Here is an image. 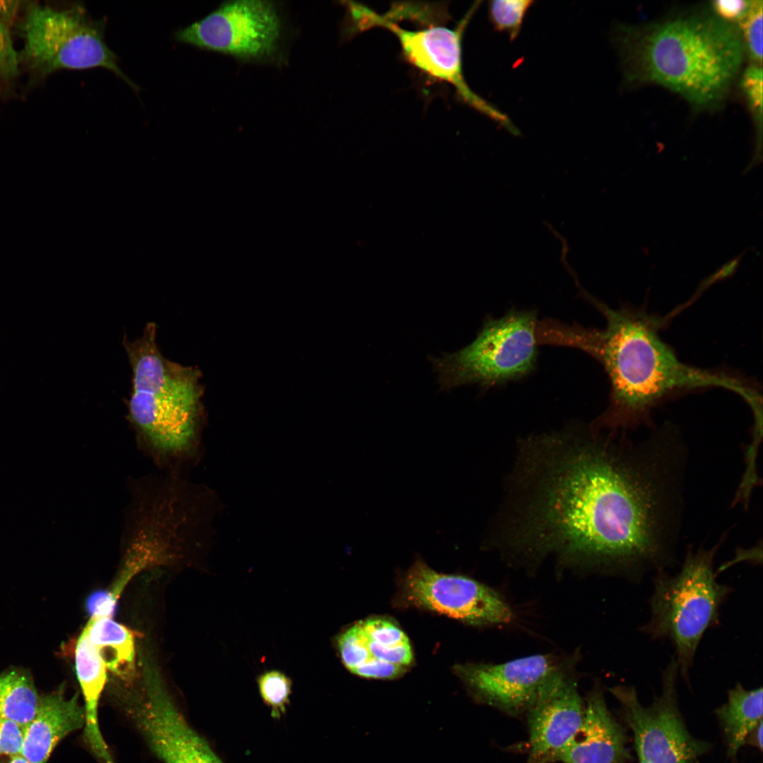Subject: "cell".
<instances>
[{
    "mask_svg": "<svg viewBox=\"0 0 763 763\" xmlns=\"http://www.w3.org/2000/svg\"><path fill=\"white\" fill-rule=\"evenodd\" d=\"M506 492L491 538L508 560L532 569L552 555L634 581L667 562L683 510L663 447L591 425L521 439Z\"/></svg>",
    "mask_w": 763,
    "mask_h": 763,
    "instance_id": "obj_1",
    "label": "cell"
},
{
    "mask_svg": "<svg viewBox=\"0 0 763 763\" xmlns=\"http://www.w3.org/2000/svg\"><path fill=\"white\" fill-rule=\"evenodd\" d=\"M603 314V329H587L548 321L545 343L579 348L604 367L610 383L607 410L591 425L596 430L622 431L649 421L662 399L691 389L721 387L733 391L748 403L757 391L745 381L724 372L692 367L680 361L660 337L662 321L641 310L613 309L584 293Z\"/></svg>",
    "mask_w": 763,
    "mask_h": 763,
    "instance_id": "obj_2",
    "label": "cell"
},
{
    "mask_svg": "<svg viewBox=\"0 0 763 763\" xmlns=\"http://www.w3.org/2000/svg\"><path fill=\"white\" fill-rule=\"evenodd\" d=\"M157 325L123 339L131 369L126 419L136 444L159 471L185 475L199 459L205 422L201 372L167 358L156 341Z\"/></svg>",
    "mask_w": 763,
    "mask_h": 763,
    "instance_id": "obj_3",
    "label": "cell"
},
{
    "mask_svg": "<svg viewBox=\"0 0 763 763\" xmlns=\"http://www.w3.org/2000/svg\"><path fill=\"white\" fill-rule=\"evenodd\" d=\"M620 34L632 78L661 85L699 107L723 98L743 61L740 32L716 16H679Z\"/></svg>",
    "mask_w": 763,
    "mask_h": 763,
    "instance_id": "obj_4",
    "label": "cell"
},
{
    "mask_svg": "<svg viewBox=\"0 0 763 763\" xmlns=\"http://www.w3.org/2000/svg\"><path fill=\"white\" fill-rule=\"evenodd\" d=\"M718 542L709 549L689 548L678 572H656L649 599L650 619L639 630L673 644L679 673L687 684L705 632L719 622L721 608L733 588L719 583L714 569Z\"/></svg>",
    "mask_w": 763,
    "mask_h": 763,
    "instance_id": "obj_5",
    "label": "cell"
},
{
    "mask_svg": "<svg viewBox=\"0 0 763 763\" xmlns=\"http://www.w3.org/2000/svg\"><path fill=\"white\" fill-rule=\"evenodd\" d=\"M538 326L536 311L513 309L487 317L471 343L430 357L440 390L470 384L487 388L526 377L537 363Z\"/></svg>",
    "mask_w": 763,
    "mask_h": 763,
    "instance_id": "obj_6",
    "label": "cell"
},
{
    "mask_svg": "<svg viewBox=\"0 0 763 763\" xmlns=\"http://www.w3.org/2000/svg\"><path fill=\"white\" fill-rule=\"evenodd\" d=\"M105 25L103 20L92 19L79 4L58 9L30 3L18 28L23 41L19 61L43 75L61 69L101 67L136 90L105 42Z\"/></svg>",
    "mask_w": 763,
    "mask_h": 763,
    "instance_id": "obj_7",
    "label": "cell"
},
{
    "mask_svg": "<svg viewBox=\"0 0 763 763\" xmlns=\"http://www.w3.org/2000/svg\"><path fill=\"white\" fill-rule=\"evenodd\" d=\"M475 2L454 29L432 26L418 30L404 29L384 16L354 2L347 5L354 28L362 30L382 27L398 39L402 53L412 65L428 76L451 85L459 97L471 107L496 122L509 133L520 132L508 116L475 93L466 83L462 65V38L468 23L478 7Z\"/></svg>",
    "mask_w": 763,
    "mask_h": 763,
    "instance_id": "obj_8",
    "label": "cell"
},
{
    "mask_svg": "<svg viewBox=\"0 0 763 763\" xmlns=\"http://www.w3.org/2000/svg\"><path fill=\"white\" fill-rule=\"evenodd\" d=\"M678 665L673 656L661 673V691L644 706L634 686L609 689L621 706L631 729L639 761L648 763H696L711 745L694 738L679 709L677 694Z\"/></svg>",
    "mask_w": 763,
    "mask_h": 763,
    "instance_id": "obj_9",
    "label": "cell"
},
{
    "mask_svg": "<svg viewBox=\"0 0 763 763\" xmlns=\"http://www.w3.org/2000/svg\"><path fill=\"white\" fill-rule=\"evenodd\" d=\"M281 22L272 2L237 0L222 4L201 20L177 30V41L242 60H261L277 51Z\"/></svg>",
    "mask_w": 763,
    "mask_h": 763,
    "instance_id": "obj_10",
    "label": "cell"
},
{
    "mask_svg": "<svg viewBox=\"0 0 763 763\" xmlns=\"http://www.w3.org/2000/svg\"><path fill=\"white\" fill-rule=\"evenodd\" d=\"M404 591L414 604L470 625L495 626L514 619L510 605L493 588L464 576L439 573L421 560L407 572Z\"/></svg>",
    "mask_w": 763,
    "mask_h": 763,
    "instance_id": "obj_11",
    "label": "cell"
},
{
    "mask_svg": "<svg viewBox=\"0 0 763 763\" xmlns=\"http://www.w3.org/2000/svg\"><path fill=\"white\" fill-rule=\"evenodd\" d=\"M565 663L535 654L502 663L458 665L455 673L476 701L516 716L527 711L543 683Z\"/></svg>",
    "mask_w": 763,
    "mask_h": 763,
    "instance_id": "obj_12",
    "label": "cell"
},
{
    "mask_svg": "<svg viewBox=\"0 0 763 763\" xmlns=\"http://www.w3.org/2000/svg\"><path fill=\"white\" fill-rule=\"evenodd\" d=\"M566 662L541 686L527 710L529 752L526 763H553L579 728L585 704Z\"/></svg>",
    "mask_w": 763,
    "mask_h": 763,
    "instance_id": "obj_13",
    "label": "cell"
},
{
    "mask_svg": "<svg viewBox=\"0 0 763 763\" xmlns=\"http://www.w3.org/2000/svg\"><path fill=\"white\" fill-rule=\"evenodd\" d=\"M131 714L152 752L164 763H223L165 687L150 689Z\"/></svg>",
    "mask_w": 763,
    "mask_h": 763,
    "instance_id": "obj_14",
    "label": "cell"
},
{
    "mask_svg": "<svg viewBox=\"0 0 763 763\" xmlns=\"http://www.w3.org/2000/svg\"><path fill=\"white\" fill-rule=\"evenodd\" d=\"M337 646L345 667L365 678H398L413 658L406 634L382 618H369L352 625L339 635Z\"/></svg>",
    "mask_w": 763,
    "mask_h": 763,
    "instance_id": "obj_15",
    "label": "cell"
},
{
    "mask_svg": "<svg viewBox=\"0 0 763 763\" xmlns=\"http://www.w3.org/2000/svg\"><path fill=\"white\" fill-rule=\"evenodd\" d=\"M623 727L609 711L603 691L588 695L582 722L556 758L560 763H627L631 755Z\"/></svg>",
    "mask_w": 763,
    "mask_h": 763,
    "instance_id": "obj_16",
    "label": "cell"
},
{
    "mask_svg": "<svg viewBox=\"0 0 763 763\" xmlns=\"http://www.w3.org/2000/svg\"><path fill=\"white\" fill-rule=\"evenodd\" d=\"M84 724V707L77 695L68 699L63 689L42 695L36 715L25 727L21 755L30 763H46L58 743Z\"/></svg>",
    "mask_w": 763,
    "mask_h": 763,
    "instance_id": "obj_17",
    "label": "cell"
},
{
    "mask_svg": "<svg viewBox=\"0 0 763 763\" xmlns=\"http://www.w3.org/2000/svg\"><path fill=\"white\" fill-rule=\"evenodd\" d=\"M75 669L84 698V740L102 763H114L100 731L98 706L107 680V667L83 628L75 649Z\"/></svg>",
    "mask_w": 763,
    "mask_h": 763,
    "instance_id": "obj_18",
    "label": "cell"
},
{
    "mask_svg": "<svg viewBox=\"0 0 763 763\" xmlns=\"http://www.w3.org/2000/svg\"><path fill=\"white\" fill-rule=\"evenodd\" d=\"M762 688L747 690L737 683L726 702L715 710L723 733L728 757L737 755L752 731L762 721Z\"/></svg>",
    "mask_w": 763,
    "mask_h": 763,
    "instance_id": "obj_19",
    "label": "cell"
},
{
    "mask_svg": "<svg viewBox=\"0 0 763 763\" xmlns=\"http://www.w3.org/2000/svg\"><path fill=\"white\" fill-rule=\"evenodd\" d=\"M84 629L99 650L107 669L124 679L134 674L135 644L130 629L112 617H92Z\"/></svg>",
    "mask_w": 763,
    "mask_h": 763,
    "instance_id": "obj_20",
    "label": "cell"
},
{
    "mask_svg": "<svg viewBox=\"0 0 763 763\" xmlns=\"http://www.w3.org/2000/svg\"><path fill=\"white\" fill-rule=\"evenodd\" d=\"M40 698L28 673L15 669L0 674V718L25 727L36 715Z\"/></svg>",
    "mask_w": 763,
    "mask_h": 763,
    "instance_id": "obj_21",
    "label": "cell"
},
{
    "mask_svg": "<svg viewBox=\"0 0 763 763\" xmlns=\"http://www.w3.org/2000/svg\"><path fill=\"white\" fill-rule=\"evenodd\" d=\"M533 3L529 0L490 1V20L497 31L507 34L512 41L519 35L524 18Z\"/></svg>",
    "mask_w": 763,
    "mask_h": 763,
    "instance_id": "obj_22",
    "label": "cell"
},
{
    "mask_svg": "<svg viewBox=\"0 0 763 763\" xmlns=\"http://www.w3.org/2000/svg\"><path fill=\"white\" fill-rule=\"evenodd\" d=\"M260 695L271 710V716L280 718L286 711L292 691V681L277 670L266 671L257 678Z\"/></svg>",
    "mask_w": 763,
    "mask_h": 763,
    "instance_id": "obj_23",
    "label": "cell"
},
{
    "mask_svg": "<svg viewBox=\"0 0 763 763\" xmlns=\"http://www.w3.org/2000/svg\"><path fill=\"white\" fill-rule=\"evenodd\" d=\"M762 1H752L743 18L739 21L741 37L753 64L762 61Z\"/></svg>",
    "mask_w": 763,
    "mask_h": 763,
    "instance_id": "obj_24",
    "label": "cell"
},
{
    "mask_svg": "<svg viewBox=\"0 0 763 763\" xmlns=\"http://www.w3.org/2000/svg\"><path fill=\"white\" fill-rule=\"evenodd\" d=\"M741 85L757 124L761 129L762 121V65L752 64L748 66L743 75Z\"/></svg>",
    "mask_w": 763,
    "mask_h": 763,
    "instance_id": "obj_25",
    "label": "cell"
},
{
    "mask_svg": "<svg viewBox=\"0 0 763 763\" xmlns=\"http://www.w3.org/2000/svg\"><path fill=\"white\" fill-rule=\"evenodd\" d=\"M19 61L9 28L0 24V83L16 75Z\"/></svg>",
    "mask_w": 763,
    "mask_h": 763,
    "instance_id": "obj_26",
    "label": "cell"
},
{
    "mask_svg": "<svg viewBox=\"0 0 763 763\" xmlns=\"http://www.w3.org/2000/svg\"><path fill=\"white\" fill-rule=\"evenodd\" d=\"M24 735V726L0 718V755L21 754Z\"/></svg>",
    "mask_w": 763,
    "mask_h": 763,
    "instance_id": "obj_27",
    "label": "cell"
},
{
    "mask_svg": "<svg viewBox=\"0 0 763 763\" xmlns=\"http://www.w3.org/2000/svg\"><path fill=\"white\" fill-rule=\"evenodd\" d=\"M117 600L108 591H97L85 601V608L90 617H112L116 610Z\"/></svg>",
    "mask_w": 763,
    "mask_h": 763,
    "instance_id": "obj_28",
    "label": "cell"
},
{
    "mask_svg": "<svg viewBox=\"0 0 763 763\" xmlns=\"http://www.w3.org/2000/svg\"><path fill=\"white\" fill-rule=\"evenodd\" d=\"M752 1L745 0H716L712 6L716 16L722 20L731 22H739L749 10Z\"/></svg>",
    "mask_w": 763,
    "mask_h": 763,
    "instance_id": "obj_29",
    "label": "cell"
},
{
    "mask_svg": "<svg viewBox=\"0 0 763 763\" xmlns=\"http://www.w3.org/2000/svg\"><path fill=\"white\" fill-rule=\"evenodd\" d=\"M745 252L731 259L721 267H719L716 271L711 273L708 277L705 278L700 283L697 294H700L702 291L705 290L707 288L712 284L724 280L727 278L733 276L738 271Z\"/></svg>",
    "mask_w": 763,
    "mask_h": 763,
    "instance_id": "obj_30",
    "label": "cell"
},
{
    "mask_svg": "<svg viewBox=\"0 0 763 763\" xmlns=\"http://www.w3.org/2000/svg\"><path fill=\"white\" fill-rule=\"evenodd\" d=\"M18 1L0 0V24L9 28L20 6Z\"/></svg>",
    "mask_w": 763,
    "mask_h": 763,
    "instance_id": "obj_31",
    "label": "cell"
},
{
    "mask_svg": "<svg viewBox=\"0 0 763 763\" xmlns=\"http://www.w3.org/2000/svg\"><path fill=\"white\" fill-rule=\"evenodd\" d=\"M0 763H30L21 754L0 755Z\"/></svg>",
    "mask_w": 763,
    "mask_h": 763,
    "instance_id": "obj_32",
    "label": "cell"
},
{
    "mask_svg": "<svg viewBox=\"0 0 763 763\" xmlns=\"http://www.w3.org/2000/svg\"><path fill=\"white\" fill-rule=\"evenodd\" d=\"M762 721L759 723L757 727L752 731L749 735H752L753 743L756 747L760 750H762ZM748 735V736H749Z\"/></svg>",
    "mask_w": 763,
    "mask_h": 763,
    "instance_id": "obj_33",
    "label": "cell"
},
{
    "mask_svg": "<svg viewBox=\"0 0 763 763\" xmlns=\"http://www.w3.org/2000/svg\"><path fill=\"white\" fill-rule=\"evenodd\" d=\"M639 763H648V762H644V761H639Z\"/></svg>",
    "mask_w": 763,
    "mask_h": 763,
    "instance_id": "obj_34",
    "label": "cell"
},
{
    "mask_svg": "<svg viewBox=\"0 0 763 763\" xmlns=\"http://www.w3.org/2000/svg\"><path fill=\"white\" fill-rule=\"evenodd\" d=\"M697 762H696V763H697Z\"/></svg>",
    "mask_w": 763,
    "mask_h": 763,
    "instance_id": "obj_35",
    "label": "cell"
}]
</instances>
